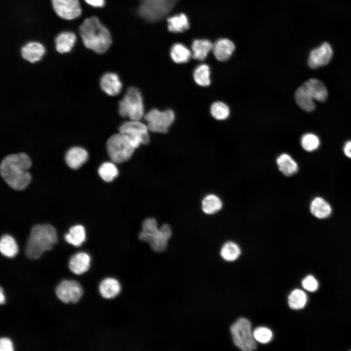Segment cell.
Instances as JSON below:
<instances>
[{
	"label": "cell",
	"mask_w": 351,
	"mask_h": 351,
	"mask_svg": "<svg viewBox=\"0 0 351 351\" xmlns=\"http://www.w3.org/2000/svg\"><path fill=\"white\" fill-rule=\"evenodd\" d=\"M301 143L305 150L311 152L316 150L319 147L320 141L316 135L308 133L302 136Z\"/></svg>",
	"instance_id": "d590c367"
},
{
	"label": "cell",
	"mask_w": 351,
	"mask_h": 351,
	"mask_svg": "<svg viewBox=\"0 0 351 351\" xmlns=\"http://www.w3.org/2000/svg\"><path fill=\"white\" fill-rule=\"evenodd\" d=\"M333 51L328 42H324L310 52L308 58V65L312 69L328 64L332 59Z\"/></svg>",
	"instance_id": "4fadbf2b"
},
{
	"label": "cell",
	"mask_w": 351,
	"mask_h": 351,
	"mask_svg": "<svg viewBox=\"0 0 351 351\" xmlns=\"http://www.w3.org/2000/svg\"><path fill=\"white\" fill-rule=\"evenodd\" d=\"M149 128L140 120H130L122 123L119 128V132L126 135L135 149L141 144L149 142Z\"/></svg>",
	"instance_id": "30bf717a"
},
{
	"label": "cell",
	"mask_w": 351,
	"mask_h": 351,
	"mask_svg": "<svg viewBox=\"0 0 351 351\" xmlns=\"http://www.w3.org/2000/svg\"><path fill=\"white\" fill-rule=\"evenodd\" d=\"M98 173L103 180L111 182L117 177L118 171L114 163L106 162L102 163L99 167Z\"/></svg>",
	"instance_id": "836d02e7"
},
{
	"label": "cell",
	"mask_w": 351,
	"mask_h": 351,
	"mask_svg": "<svg viewBox=\"0 0 351 351\" xmlns=\"http://www.w3.org/2000/svg\"><path fill=\"white\" fill-rule=\"evenodd\" d=\"M90 266V256L87 253L82 252L73 255L68 262L69 270L77 275H81L87 272Z\"/></svg>",
	"instance_id": "5bb4252c"
},
{
	"label": "cell",
	"mask_w": 351,
	"mask_h": 351,
	"mask_svg": "<svg viewBox=\"0 0 351 351\" xmlns=\"http://www.w3.org/2000/svg\"><path fill=\"white\" fill-rule=\"evenodd\" d=\"M31 166V159L26 154H11L1 161L0 174L10 187L16 190H21L30 182L31 177L28 169Z\"/></svg>",
	"instance_id": "6da1fadb"
},
{
	"label": "cell",
	"mask_w": 351,
	"mask_h": 351,
	"mask_svg": "<svg viewBox=\"0 0 351 351\" xmlns=\"http://www.w3.org/2000/svg\"><path fill=\"white\" fill-rule=\"evenodd\" d=\"M172 235V230L169 225L163 224L158 229L154 218L145 219L142 224V230L138 237L141 241L147 242L156 252H161L167 248Z\"/></svg>",
	"instance_id": "277c9868"
},
{
	"label": "cell",
	"mask_w": 351,
	"mask_h": 351,
	"mask_svg": "<svg viewBox=\"0 0 351 351\" xmlns=\"http://www.w3.org/2000/svg\"><path fill=\"white\" fill-rule=\"evenodd\" d=\"M314 100L324 102L328 97V91L324 83L316 78H310L302 84Z\"/></svg>",
	"instance_id": "2e32d148"
},
{
	"label": "cell",
	"mask_w": 351,
	"mask_h": 351,
	"mask_svg": "<svg viewBox=\"0 0 351 351\" xmlns=\"http://www.w3.org/2000/svg\"><path fill=\"white\" fill-rule=\"evenodd\" d=\"M235 49L234 43L227 39H220L213 44V53L218 60L225 61L230 58Z\"/></svg>",
	"instance_id": "ac0fdd59"
},
{
	"label": "cell",
	"mask_w": 351,
	"mask_h": 351,
	"mask_svg": "<svg viewBox=\"0 0 351 351\" xmlns=\"http://www.w3.org/2000/svg\"><path fill=\"white\" fill-rule=\"evenodd\" d=\"M234 345L244 351H251L257 347L250 321L244 317L238 318L230 328Z\"/></svg>",
	"instance_id": "52a82bcc"
},
{
	"label": "cell",
	"mask_w": 351,
	"mask_h": 351,
	"mask_svg": "<svg viewBox=\"0 0 351 351\" xmlns=\"http://www.w3.org/2000/svg\"><path fill=\"white\" fill-rule=\"evenodd\" d=\"M310 211L315 217L322 219L328 217L332 213L330 205L320 197L314 198L310 205Z\"/></svg>",
	"instance_id": "603a6c76"
},
{
	"label": "cell",
	"mask_w": 351,
	"mask_h": 351,
	"mask_svg": "<svg viewBox=\"0 0 351 351\" xmlns=\"http://www.w3.org/2000/svg\"><path fill=\"white\" fill-rule=\"evenodd\" d=\"M121 286L115 278L108 277L102 279L98 285V291L101 296L107 299L117 297L120 292Z\"/></svg>",
	"instance_id": "e0dca14e"
},
{
	"label": "cell",
	"mask_w": 351,
	"mask_h": 351,
	"mask_svg": "<svg viewBox=\"0 0 351 351\" xmlns=\"http://www.w3.org/2000/svg\"><path fill=\"white\" fill-rule=\"evenodd\" d=\"M172 59L176 63L187 62L192 57V53L186 46L180 43L174 44L170 50Z\"/></svg>",
	"instance_id": "484cf974"
},
{
	"label": "cell",
	"mask_w": 351,
	"mask_h": 351,
	"mask_svg": "<svg viewBox=\"0 0 351 351\" xmlns=\"http://www.w3.org/2000/svg\"><path fill=\"white\" fill-rule=\"evenodd\" d=\"M57 297L64 303H76L81 298L83 291L81 285L76 280L64 279L55 289Z\"/></svg>",
	"instance_id": "8fae6325"
},
{
	"label": "cell",
	"mask_w": 351,
	"mask_h": 351,
	"mask_svg": "<svg viewBox=\"0 0 351 351\" xmlns=\"http://www.w3.org/2000/svg\"><path fill=\"white\" fill-rule=\"evenodd\" d=\"M294 97L297 104L303 110L311 112L314 109V100L302 85L296 90Z\"/></svg>",
	"instance_id": "d4e9b609"
},
{
	"label": "cell",
	"mask_w": 351,
	"mask_h": 351,
	"mask_svg": "<svg viewBox=\"0 0 351 351\" xmlns=\"http://www.w3.org/2000/svg\"><path fill=\"white\" fill-rule=\"evenodd\" d=\"M195 81L201 86H208L210 84V69L206 64H201L195 69L193 72Z\"/></svg>",
	"instance_id": "4dcf8cb0"
},
{
	"label": "cell",
	"mask_w": 351,
	"mask_h": 351,
	"mask_svg": "<svg viewBox=\"0 0 351 351\" xmlns=\"http://www.w3.org/2000/svg\"><path fill=\"white\" fill-rule=\"evenodd\" d=\"M88 157V153L84 149L79 147H74L67 151L65 159L70 168L78 169L87 161Z\"/></svg>",
	"instance_id": "d6986e66"
},
{
	"label": "cell",
	"mask_w": 351,
	"mask_h": 351,
	"mask_svg": "<svg viewBox=\"0 0 351 351\" xmlns=\"http://www.w3.org/2000/svg\"><path fill=\"white\" fill-rule=\"evenodd\" d=\"M213 44L208 39H195L192 44V57L198 60H203L212 50Z\"/></svg>",
	"instance_id": "44dd1931"
},
{
	"label": "cell",
	"mask_w": 351,
	"mask_h": 351,
	"mask_svg": "<svg viewBox=\"0 0 351 351\" xmlns=\"http://www.w3.org/2000/svg\"><path fill=\"white\" fill-rule=\"evenodd\" d=\"M343 150L345 155L351 158V140L347 141L345 144Z\"/></svg>",
	"instance_id": "60d3db41"
},
{
	"label": "cell",
	"mask_w": 351,
	"mask_h": 351,
	"mask_svg": "<svg viewBox=\"0 0 351 351\" xmlns=\"http://www.w3.org/2000/svg\"><path fill=\"white\" fill-rule=\"evenodd\" d=\"M175 3V0H141L138 13L144 19L156 21L169 13Z\"/></svg>",
	"instance_id": "ba28073f"
},
{
	"label": "cell",
	"mask_w": 351,
	"mask_h": 351,
	"mask_svg": "<svg viewBox=\"0 0 351 351\" xmlns=\"http://www.w3.org/2000/svg\"><path fill=\"white\" fill-rule=\"evenodd\" d=\"M89 5L95 7H101L104 5V0H85Z\"/></svg>",
	"instance_id": "ab89813d"
},
{
	"label": "cell",
	"mask_w": 351,
	"mask_h": 351,
	"mask_svg": "<svg viewBox=\"0 0 351 351\" xmlns=\"http://www.w3.org/2000/svg\"><path fill=\"white\" fill-rule=\"evenodd\" d=\"M118 112L121 116L130 120H141L144 117L143 98L138 89L135 87L127 89L119 102Z\"/></svg>",
	"instance_id": "5b68a950"
},
{
	"label": "cell",
	"mask_w": 351,
	"mask_h": 351,
	"mask_svg": "<svg viewBox=\"0 0 351 351\" xmlns=\"http://www.w3.org/2000/svg\"><path fill=\"white\" fill-rule=\"evenodd\" d=\"M222 207V202L218 196L210 194L205 196L202 201V209L208 214H215Z\"/></svg>",
	"instance_id": "f546056e"
},
{
	"label": "cell",
	"mask_w": 351,
	"mask_h": 351,
	"mask_svg": "<svg viewBox=\"0 0 351 351\" xmlns=\"http://www.w3.org/2000/svg\"><path fill=\"white\" fill-rule=\"evenodd\" d=\"M106 145L111 159L117 163L129 160L135 150L129 138L120 132L111 136Z\"/></svg>",
	"instance_id": "8992f818"
},
{
	"label": "cell",
	"mask_w": 351,
	"mask_h": 351,
	"mask_svg": "<svg viewBox=\"0 0 351 351\" xmlns=\"http://www.w3.org/2000/svg\"><path fill=\"white\" fill-rule=\"evenodd\" d=\"M45 53L44 46L37 42H30L24 45L21 50L23 58L34 63L39 60Z\"/></svg>",
	"instance_id": "ffe728a7"
},
{
	"label": "cell",
	"mask_w": 351,
	"mask_h": 351,
	"mask_svg": "<svg viewBox=\"0 0 351 351\" xmlns=\"http://www.w3.org/2000/svg\"><path fill=\"white\" fill-rule=\"evenodd\" d=\"M279 170L286 176H291L298 171V165L294 159L288 154H282L276 159Z\"/></svg>",
	"instance_id": "cb8c5ba5"
},
{
	"label": "cell",
	"mask_w": 351,
	"mask_h": 351,
	"mask_svg": "<svg viewBox=\"0 0 351 351\" xmlns=\"http://www.w3.org/2000/svg\"><path fill=\"white\" fill-rule=\"evenodd\" d=\"M302 285L306 290L313 292L317 289L318 282L313 276L308 275L302 280Z\"/></svg>",
	"instance_id": "74e56055"
},
{
	"label": "cell",
	"mask_w": 351,
	"mask_h": 351,
	"mask_svg": "<svg viewBox=\"0 0 351 351\" xmlns=\"http://www.w3.org/2000/svg\"><path fill=\"white\" fill-rule=\"evenodd\" d=\"M254 337L259 343L265 344L269 343L273 338V332L268 328L259 327L253 331Z\"/></svg>",
	"instance_id": "8d00e7d4"
},
{
	"label": "cell",
	"mask_w": 351,
	"mask_h": 351,
	"mask_svg": "<svg viewBox=\"0 0 351 351\" xmlns=\"http://www.w3.org/2000/svg\"><path fill=\"white\" fill-rule=\"evenodd\" d=\"M79 32L85 47L97 53L106 52L112 43L109 30L97 17L85 19L79 27Z\"/></svg>",
	"instance_id": "7a4b0ae2"
},
{
	"label": "cell",
	"mask_w": 351,
	"mask_h": 351,
	"mask_svg": "<svg viewBox=\"0 0 351 351\" xmlns=\"http://www.w3.org/2000/svg\"><path fill=\"white\" fill-rule=\"evenodd\" d=\"M307 300L306 293L302 290L295 289L288 296V304L292 309L298 310L303 308Z\"/></svg>",
	"instance_id": "d6a6232c"
},
{
	"label": "cell",
	"mask_w": 351,
	"mask_h": 351,
	"mask_svg": "<svg viewBox=\"0 0 351 351\" xmlns=\"http://www.w3.org/2000/svg\"><path fill=\"white\" fill-rule=\"evenodd\" d=\"M241 253L239 246L234 242H226L222 247L220 255L227 261H233L238 258Z\"/></svg>",
	"instance_id": "1f68e13d"
},
{
	"label": "cell",
	"mask_w": 351,
	"mask_h": 351,
	"mask_svg": "<svg viewBox=\"0 0 351 351\" xmlns=\"http://www.w3.org/2000/svg\"><path fill=\"white\" fill-rule=\"evenodd\" d=\"M0 251L5 257L12 258L18 253L19 248L15 239L8 234L3 235L0 241Z\"/></svg>",
	"instance_id": "f1b7e54d"
},
{
	"label": "cell",
	"mask_w": 351,
	"mask_h": 351,
	"mask_svg": "<svg viewBox=\"0 0 351 351\" xmlns=\"http://www.w3.org/2000/svg\"><path fill=\"white\" fill-rule=\"evenodd\" d=\"M100 85L101 89L111 96L119 94L122 88V84L118 75L114 73H107L100 78Z\"/></svg>",
	"instance_id": "9a60e30c"
},
{
	"label": "cell",
	"mask_w": 351,
	"mask_h": 351,
	"mask_svg": "<svg viewBox=\"0 0 351 351\" xmlns=\"http://www.w3.org/2000/svg\"><path fill=\"white\" fill-rule=\"evenodd\" d=\"M85 238L84 228L79 225L71 227L69 233L64 236V239L67 243L76 247L80 246L85 241Z\"/></svg>",
	"instance_id": "83f0119b"
},
{
	"label": "cell",
	"mask_w": 351,
	"mask_h": 351,
	"mask_svg": "<svg viewBox=\"0 0 351 351\" xmlns=\"http://www.w3.org/2000/svg\"><path fill=\"white\" fill-rule=\"evenodd\" d=\"M0 351H13L14 346L12 340L7 337L0 339Z\"/></svg>",
	"instance_id": "f35d334b"
},
{
	"label": "cell",
	"mask_w": 351,
	"mask_h": 351,
	"mask_svg": "<svg viewBox=\"0 0 351 351\" xmlns=\"http://www.w3.org/2000/svg\"><path fill=\"white\" fill-rule=\"evenodd\" d=\"M146 124L152 132L165 133L175 119V115L172 110L160 111L153 109L144 115Z\"/></svg>",
	"instance_id": "9c48e42d"
},
{
	"label": "cell",
	"mask_w": 351,
	"mask_h": 351,
	"mask_svg": "<svg viewBox=\"0 0 351 351\" xmlns=\"http://www.w3.org/2000/svg\"><path fill=\"white\" fill-rule=\"evenodd\" d=\"M210 112L212 117L217 120H224L230 115L229 107L224 103L216 101L213 103L210 108Z\"/></svg>",
	"instance_id": "e575fe53"
},
{
	"label": "cell",
	"mask_w": 351,
	"mask_h": 351,
	"mask_svg": "<svg viewBox=\"0 0 351 351\" xmlns=\"http://www.w3.org/2000/svg\"><path fill=\"white\" fill-rule=\"evenodd\" d=\"M168 30L173 33H181L189 28V22L186 16L181 13L167 19Z\"/></svg>",
	"instance_id": "4316f807"
},
{
	"label": "cell",
	"mask_w": 351,
	"mask_h": 351,
	"mask_svg": "<svg viewBox=\"0 0 351 351\" xmlns=\"http://www.w3.org/2000/svg\"><path fill=\"white\" fill-rule=\"evenodd\" d=\"M58 241L56 229L49 224L34 226L26 242L25 254L30 259H39L42 254L51 250Z\"/></svg>",
	"instance_id": "3957f363"
},
{
	"label": "cell",
	"mask_w": 351,
	"mask_h": 351,
	"mask_svg": "<svg viewBox=\"0 0 351 351\" xmlns=\"http://www.w3.org/2000/svg\"><path fill=\"white\" fill-rule=\"evenodd\" d=\"M5 296L4 293V290H3L2 288L1 287L0 288V304L2 305L5 303Z\"/></svg>",
	"instance_id": "b9f144b4"
},
{
	"label": "cell",
	"mask_w": 351,
	"mask_h": 351,
	"mask_svg": "<svg viewBox=\"0 0 351 351\" xmlns=\"http://www.w3.org/2000/svg\"><path fill=\"white\" fill-rule=\"evenodd\" d=\"M76 37L71 32H64L60 33L55 39L56 48L60 53L69 52L75 43Z\"/></svg>",
	"instance_id": "7402d4cb"
},
{
	"label": "cell",
	"mask_w": 351,
	"mask_h": 351,
	"mask_svg": "<svg viewBox=\"0 0 351 351\" xmlns=\"http://www.w3.org/2000/svg\"><path fill=\"white\" fill-rule=\"evenodd\" d=\"M51 2L55 13L62 19L71 20L81 14L78 0H52Z\"/></svg>",
	"instance_id": "7c38bea8"
}]
</instances>
